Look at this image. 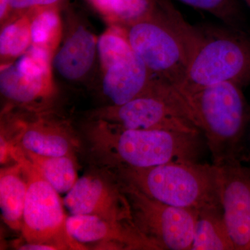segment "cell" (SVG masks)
<instances>
[{"label":"cell","instance_id":"11","mask_svg":"<svg viewBox=\"0 0 250 250\" xmlns=\"http://www.w3.org/2000/svg\"><path fill=\"white\" fill-rule=\"evenodd\" d=\"M52 55L31 45L18 60L0 69V93L6 103L42 112L59 93L51 72Z\"/></svg>","mask_w":250,"mask_h":250},{"label":"cell","instance_id":"16","mask_svg":"<svg viewBox=\"0 0 250 250\" xmlns=\"http://www.w3.org/2000/svg\"><path fill=\"white\" fill-rule=\"evenodd\" d=\"M27 188V179L18 163L7 170H1L0 176L1 216L6 225L14 231L22 230Z\"/></svg>","mask_w":250,"mask_h":250},{"label":"cell","instance_id":"20","mask_svg":"<svg viewBox=\"0 0 250 250\" xmlns=\"http://www.w3.org/2000/svg\"><path fill=\"white\" fill-rule=\"evenodd\" d=\"M107 22L108 27H120L149 12L157 0H85Z\"/></svg>","mask_w":250,"mask_h":250},{"label":"cell","instance_id":"23","mask_svg":"<svg viewBox=\"0 0 250 250\" xmlns=\"http://www.w3.org/2000/svg\"><path fill=\"white\" fill-rule=\"evenodd\" d=\"M70 0H9V14L4 23L24 15H30L45 9L62 11L70 5Z\"/></svg>","mask_w":250,"mask_h":250},{"label":"cell","instance_id":"15","mask_svg":"<svg viewBox=\"0 0 250 250\" xmlns=\"http://www.w3.org/2000/svg\"><path fill=\"white\" fill-rule=\"evenodd\" d=\"M67 128L60 122L41 115L24 124L21 135L23 150L46 156H72L74 143Z\"/></svg>","mask_w":250,"mask_h":250},{"label":"cell","instance_id":"4","mask_svg":"<svg viewBox=\"0 0 250 250\" xmlns=\"http://www.w3.org/2000/svg\"><path fill=\"white\" fill-rule=\"evenodd\" d=\"M118 168L125 182L166 205L198 211L221 205L218 167L214 164L195 161Z\"/></svg>","mask_w":250,"mask_h":250},{"label":"cell","instance_id":"12","mask_svg":"<svg viewBox=\"0 0 250 250\" xmlns=\"http://www.w3.org/2000/svg\"><path fill=\"white\" fill-rule=\"evenodd\" d=\"M218 167L220 204L235 250H250V169L237 160Z\"/></svg>","mask_w":250,"mask_h":250},{"label":"cell","instance_id":"19","mask_svg":"<svg viewBox=\"0 0 250 250\" xmlns=\"http://www.w3.org/2000/svg\"><path fill=\"white\" fill-rule=\"evenodd\" d=\"M31 45V20L24 15L5 23L0 32V65L18 60Z\"/></svg>","mask_w":250,"mask_h":250},{"label":"cell","instance_id":"6","mask_svg":"<svg viewBox=\"0 0 250 250\" xmlns=\"http://www.w3.org/2000/svg\"><path fill=\"white\" fill-rule=\"evenodd\" d=\"M10 155L22 167L28 188L21 232L27 243L55 247L57 250H86L70 236L59 192L29 161L22 148L11 147Z\"/></svg>","mask_w":250,"mask_h":250},{"label":"cell","instance_id":"2","mask_svg":"<svg viewBox=\"0 0 250 250\" xmlns=\"http://www.w3.org/2000/svg\"><path fill=\"white\" fill-rule=\"evenodd\" d=\"M175 88L189 119L205 135L213 164L236 161L249 118L242 87L223 82L192 89Z\"/></svg>","mask_w":250,"mask_h":250},{"label":"cell","instance_id":"3","mask_svg":"<svg viewBox=\"0 0 250 250\" xmlns=\"http://www.w3.org/2000/svg\"><path fill=\"white\" fill-rule=\"evenodd\" d=\"M90 136L97 150L117 167L146 168L195 162L199 134L162 129H125L93 120Z\"/></svg>","mask_w":250,"mask_h":250},{"label":"cell","instance_id":"25","mask_svg":"<svg viewBox=\"0 0 250 250\" xmlns=\"http://www.w3.org/2000/svg\"><path fill=\"white\" fill-rule=\"evenodd\" d=\"M9 0H0V24L6 21L9 14Z\"/></svg>","mask_w":250,"mask_h":250},{"label":"cell","instance_id":"18","mask_svg":"<svg viewBox=\"0 0 250 250\" xmlns=\"http://www.w3.org/2000/svg\"><path fill=\"white\" fill-rule=\"evenodd\" d=\"M23 152L39 173L59 193L68 192L78 179L72 156H46Z\"/></svg>","mask_w":250,"mask_h":250},{"label":"cell","instance_id":"10","mask_svg":"<svg viewBox=\"0 0 250 250\" xmlns=\"http://www.w3.org/2000/svg\"><path fill=\"white\" fill-rule=\"evenodd\" d=\"M123 187L135 226L154 250H191L198 210L162 203L126 182Z\"/></svg>","mask_w":250,"mask_h":250},{"label":"cell","instance_id":"26","mask_svg":"<svg viewBox=\"0 0 250 250\" xmlns=\"http://www.w3.org/2000/svg\"><path fill=\"white\" fill-rule=\"evenodd\" d=\"M246 1V4L248 5V6L250 8V0H245Z\"/></svg>","mask_w":250,"mask_h":250},{"label":"cell","instance_id":"21","mask_svg":"<svg viewBox=\"0 0 250 250\" xmlns=\"http://www.w3.org/2000/svg\"><path fill=\"white\" fill-rule=\"evenodd\" d=\"M31 20V45L53 55L62 33V11L52 9L29 15Z\"/></svg>","mask_w":250,"mask_h":250},{"label":"cell","instance_id":"14","mask_svg":"<svg viewBox=\"0 0 250 250\" xmlns=\"http://www.w3.org/2000/svg\"><path fill=\"white\" fill-rule=\"evenodd\" d=\"M67 232L83 243L113 244L118 249H152L150 243L134 225L105 220L95 215H71L66 220Z\"/></svg>","mask_w":250,"mask_h":250},{"label":"cell","instance_id":"8","mask_svg":"<svg viewBox=\"0 0 250 250\" xmlns=\"http://www.w3.org/2000/svg\"><path fill=\"white\" fill-rule=\"evenodd\" d=\"M100 77L97 89L107 105H121L154 91L155 78L116 28L98 37Z\"/></svg>","mask_w":250,"mask_h":250},{"label":"cell","instance_id":"24","mask_svg":"<svg viewBox=\"0 0 250 250\" xmlns=\"http://www.w3.org/2000/svg\"><path fill=\"white\" fill-rule=\"evenodd\" d=\"M18 250H56L55 247L48 245L39 244V243H26L22 246H18Z\"/></svg>","mask_w":250,"mask_h":250},{"label":"cell","instance_id":"22","mask_svg":"<svg viewBox=\"0 0 250 250\" xmlns=\"http://www.w3.org/2000/svg\"><path fill=\"white\" fill-rule=\"evenodd\" d=\"M181 2L202 10L218 18L225 25L240 28L242 21L238 0H179Z\"/></svg>","mask_w":250,"mask_h":250},{"label":"cell","instance_id":"5","mask_svg":"<svg viewBox=\"0 0 250 250\" xmlns=\"http://www.w3.org/2000/svg\"><path fill=\"white\" fill-rule=\"evenodd\" d=\"M198 28L196 49L177 88L192 89L223 82L250 85V34L228 25Z\"/></svg>","mask_w":250,"mask_h":250},{"label":"cell","instance_id":"9","mask_svg":"<svg viewBox=\"0 0 250 250\" xmlns=\"http://www.w3.org/2000/svg\"><path fill=\"white\" fill-rule=\"evenodd\" d=\"M90 118L125 129H162L200 134L188 118L177 88L166 84L157 91L140 95L121 105H106Z\"/></svg>","mask_w":250,"mask_h":250},{"label":"cell","instance_id":"7","mask_svg":"<svg viewBox=\"0 0 250 250\" xmlns=\"http://www.w3.org/2000/svg\"><path fill=\"white\" fill-rule=\"evenodd\" d=\"M62 33L51 59L52 80L61 87L97 89L98 37L86 16L71 5L62 11Z\"/></svg>","mask_w":250,"mask_h":250},{"label":"cell","instance_id":"17","mask_svg":"<svg viewBox=\"0 0 250 250\" xmlns=\"http://www.w3.org/2000/svg\"><path fill=\"white\" fill-rule=\"evenodd\" d=\"M191 250H235L221 205L199 210Z\"/></svg>","mask_w":250,"mask_h":250},{"label":"cell","instance_id":"13","mask_svg":"<svg viewBox=\"0 0 250 250\" xmlns=\"http://www.w3.org/2000/svg\"><path fill=\"white\" fill-rule=\"evenodd\" d=\"M63 203L72 215H95L134 225L131 206L124 192L97 176L77 179L67 192Z\"/></svg>","mask_w":250,"mask_h":250},{"label":"cell","instance_id":"1","mask_svg":"<svg viewBox=\"0 0 250 250\" xmlns=\"http://www.w3.org/2000/svg\"><path fill=\"white\" fill-rule=\"evenodd\" d=\"M116 28L151 74L174 86L183 83L196 49L200 31L184 19L170 0Z\"/></svg>","mask_w":250,"mask_h":250}]
</instances>
